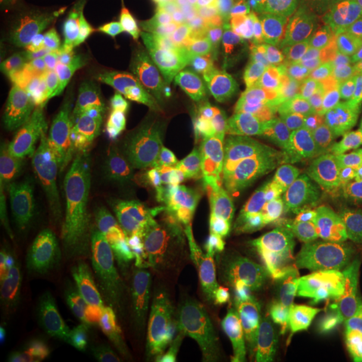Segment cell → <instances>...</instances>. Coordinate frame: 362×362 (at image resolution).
Returning a JSON list of instances; mask_svg holds the SVG:
<instances>
[{"label": "cell", "mask_w": 362, "mask_h": 362, "mask_svg": "<svg viewBox=\"0 0 362 362\" xmlns=\"http://www.w3.org/2000/svg\"><path fill=\"white\" fill-rule=\"evenodd\" d=\"M279 78V67L185 61L121 74L54 144L44 202L84 235L128 238L171 181L245 128Z\"/></svg>", "instance_id": "cell-1"}, {"label": "cell", "mask_w": 362, "mask_h": 362, "mask_svg": "<svg viewBox=\"0 0 362 362\" xmlns=\"http://www.w3.org/2000/svg\"><path fill=\"white\" fill-rule=\"evenodd\" d=\"M138 312L117 262L74 265L4 315L13 362H81L107 349Z\"/></svg>", "instance_id": "cell-2"}, {"label": "cell", "mask_w": 362, "mask_h": 362, "mask_svg": "<svg viewBox=\"0 0 362 362\" xmlns=\"http://www.w3.org/2000/svg\"><path fill=\"white\" fill-rule=\"evenodd\" d=\"M315 175L322 202L309 235L325 245L362 248V54L349 61L319 111Z\"/></svg>", "instance_id": "cell-3"}, {"label": "cell", "mask_w": 362, "mask_h": 362, "mask_svg": "<svg viewBox=\"0 0 362 362\" xmlns=\"http://www.w3.org/2000/svg\"><path fill=\"white\" fill-rule=\"evenodd\" d=\"M218 228L262 255L292 252L302 238V194L279 148L262 138L221 171Z\"/></svg>", "instance_id": "cell-4"}, {"label": "cell", "mask_w": 362, "mask_h": 362, "mask_svg": "<svg viewBox=\"0 0 362 362\" xmlns=\"http://www.w3.org/2000/svg\"><path fill=\"white\" fill-rule=\"evenodd\" d=\"M121 336L144 362H232L242 352L215 288L144 305Z\"/></svg>", "instance_id": "cell-5"}, {"label": "cell", "mask_w": 362, "mask_h": 362, "mask_svg": "<svg viewBox=\"0 0 362 362\" xmlns=\"http://www.w3.org/2000/svg\"><path fill=\"white\" fill-rule=\"evenodd\" d=\"M218 194L221 171H211L205 165L175 178L161 192L155 208L128 235L131 248L138 255L168 259V255H181V252H192V248H202L221 238Z\"/></svg>", "instance_id": "cell-6"}, {"label": "cell", "mask_w": 362, "mask_h": 362, "mask_svg": "<svg viewBox=\"0 0 362 362\" xmlns=\"http://www.w3.org/2000/svg\"><path fill=\"white\" fill-rule=\"evenodd\" d=\"M292 292H296L292 252L262 255L215 285V296L228 315L238 349H275V339L292 312Z\"/></svg>", "instance_id": "cell-7"}, {"label": "cell", "mask_w": 362, "mask_h": 362, "mask_svg": "<svg viewBox=\"0 0 362 362\" xmlns=\"http://www.w3.org/2000/svg\"><path fill=\"white\" fill-rule=\"evenodd\" d=\"M262 259V252L252 245L238 242L232 235H221L215 242L202 248L168 255V259H155V255H128V259H115L117 272L128 285L134 305L144 309L151 302L171 296H185V292H202V288H215L221 279H228L235 269H242L248 262Z\"/></svg>", "instance_id": "cell-8"}, {"label": "cell", "mask_w": 362, "mask_h": 362, "mask_svg": "<svg viewBox=\"0 0 362 362\" xmlns=\"http://www.w3.org/2000/svg\"><path fill=\"white\" fill-rule=\"evenodd\" d=\"M292 312L315 322H342L362 302V248L315 242L309 232L292 248Z\"/></svg>", "instance_id": "cell-9"}, {"label": "cell", "mask_w": 362, "mask_h": 362, "mask_svg": "<svg viewBox=\"0 0 362 362\" xmlns=\"http://www.w3.org/2000/svg\"><path fill=\"white\" fill-rule=\"evenodd\" d=\"M279 362H362V302L342 322L288 315L275 339Z\"/></svg>", "instance_id": "cell-10"}, {"label": "cell", "mask_w": 362, "mask_h": 362, "mask_svg": "<svg viewBox=\"0 0 362 362\" xmlns=\"http://www.w3.org/2000/svg\"><path fill=\"white\" fill-rule=\"evenodd\" d=\"M81 362H144V359L128 346V339L117 336L115 342L107 346V349L94 352V356H88V359H81Z\"/></svg>", "instance_id": "cell-11"}, {"label": "cell", "mask_w": 362, "mask_h": 362, "mask_svg": "<svg viewBox=\"0 0 362 362\" xmlns=\"http://www.w3.org/2000/svg\"><path fill=\"white\" fill-rule=\"evenodd\" d=\"M51 7L54 0H4V13L7 17H40Z\"/></svg>", "instance_id": "cell-12"}, {"label": "cell", "mask_w": 362, "mask_h": 362, "mask_svg": "<svg viewBox=\"0 0 362 362\" xmlns=\"http://www.w3.org/2000/svg\"><path fill=\"white\" fill-rule=\"evenodd\" d=\"M235 362H279V356H275V349H255V352L242 349L235 356Z\"/></svg>", "instance_id": "cell-13"}, {"label": "cell", "mask_w": 362, "mask_h": 362, "mask_svg": "<svg viewBox=\"0 0 362 362\" xmlns=\"http://www.w3.org/2000/svg\"><path fill=\"white\" fill-rule=\"evenodd\" d=\"M232 362H235V359H232Z\"/></svg>", "instance_id": "cell-14"}]
</instances>
